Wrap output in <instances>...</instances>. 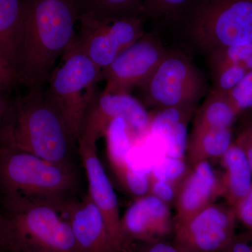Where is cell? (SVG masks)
<instances>
[{
    "label": "cell",
    "mask_w": 252,
    "mask_h": 252,
    "mask_svg": "<svg viewBox=\"0 0 252 252\" xmlns=\"http://www.w3.org/2000/svg\"><path fill=\"white\" fill-rule=\"evenodd\" d=\"M79 16L75 0H23L18 85L28 91L44 89L56 61L76 40Z\"/></svg>",
    "instance_id": "obj_1"
},
{
    "label": "cell",
    "mask_w": 252,
    "mask_h": 252,
    "mask_svg": "<svg viewBox=\"0 0 252 252\" xmlns=\"http://www.w3.org/2000/svg\"><path fill=\"white\" fill-rule=\"evenodd\" d=\"M0 147L18 149L61 165H75L78 139L43 90L1 96Z\"/></svg>",
    "instance_id": "obj_2"
},
{
    "label": "cell",
    "mask_w": 252,
    "mask_h": 252,
    "mask_svg": "<svg viewBox=\"0 0 252 252\" xmlns=\"http://www.w3.org/2000/svg\"><path fill=\"white\" fill-rule=\"evenodd\" d=\"M76 165H61L24 151L0 147L1 204H37L64 213L77 199Z\"/></svg>",
    "instance_id": "obj_3"
},
{
    "label": "cell",
    "mask_w": 252,
    "mask_h": 252,
    "mask_svg": "<svg viewBox=\"0 0 252 252\" xmlns=\"http://www.w3.org/2000/svg\"><path fill=\"white\" fill-rule=\"evenodd\" d=\"M172 28L209 55L252 42V0H192Z\"/></svg>",
    "instance_id": "obj_4"
},
{
    "label": "cell",
    "mask_w": 252,
    "mask_h": 252,
    "mask_svg": "<svg viewBox=\"0 0 252 252\" xmlns=\"http://www.w3.org/2000/svg\"><path fill=\"white\" fill-rule=\"evenodd\" d=\"M0 245L10 252H78L64 214L37 204H1Z\"/></svg>",
    "instance_id": "obj_5"
},
{
    "label": "cell",
    "mask_w": 252,
    "mask_h": 252,
    "mask_svg": "<svg viewBox=\"0 0 252 252\" xmlns=\"http://www.w3.org/2000/svg\"><path fill=\"white\" fill-rule=\"evenodd\" d=\"M63 65L50 76L44 93L56 106L78 141L89 101L102 81V70L76 44L63 56Z\"/></svg>",
    "instance_id": "obj_6"
},
{
    "label": "cell",
    "mask_w": 252,
    "mask_h": 252,
    "mask_svg": "<svg viewBox=\"0 0 252 252\" xmlns=\"http://www.w3.org/2000/svg\"><path fill=\"white\" fill-rule=\"evenodd\" d=\"M138 89L144 105L157 111H196L207 85L203 74L185 53L168 50L152 76Z\"/></svg>",
    "instance_id": "obj_7"
},
{
    "label": "cell",
    "mask_w": 252,
    "mask_h": 252,
    "mask_svg": "<svg viewBox=\"0 0 252 252\" xmlns=\"http://www.w3.org/2000/svg\"><path fill=\"white\" fill-rule=\"evenodd\" d=\"M145 19L141 16L99 18L81 14L76 44L103 69L145 34Z\"/></svg>",
    "instance_id": "obj_8"
},
{
    "label": "cell",
    "mask_w": 252,
    "mask_h": 252,
    "mask_svg": "<svg viewBox=\"0 0 252 252\" xmlns=\"http://www.w3.org/2000/svg\"><path fill=\"white\" fill-rule=\"evenodd\" d=\"M152 117L130 94H110L96 89L84 113L79 142L97 147L109 124L117 118L125 119L135 140H140L150 132Z\"/></svg>",
    "instance_id": "obj_9"
},
{
    "label": "cell",
    "mask_w": 252,
    "mask_h": 252,
    "mask_svg": "<svg viewBox=\"0 0 252 252\" xmlns=\"http://www.w3.org/2000/svg\"><path fill=\"white\" fill-rule=\"evenodd\" d=\"M157 29L146 32L102 70L106 81L104 91L110 94H130L143 85L167 54Z\"/></svg>",
    "instance_id": "obj_10"
},
{
    "label": "cell",
    "mask_w": 252,
    "mask_h": 252,
    "mask_svg": "<svg viewBox=\"0 0 252 252\" xmlns=\"http://www.w3.org/2000/svg\"><path fill=\"white\" fill-rule=\"evenodd\" d=\"M237 221L233 207L215 203L190 220L175 223L173 242L182 252H220L236 234Z\"/></svg>",
    "instance_id": "obj_11"
},
{
    "label": "cell",
    "mask_w": 252,
    "mask_h": 252,
    "mask_svg": "<svg viewBox=\"0 0 252 252\" xmlns=\"http://www.w3.org/2000/svg\"><path fill=\"white\" fill-rule=\"evenodd\" d=\"M170 207L152 194L135 199L121 219L123 237L131 252L135 242L150 243L173 233L175 220Z\"/></svg>",
    "instance_id": "obj_12"
},
{
    "label": "cell",
    "mask_w": 252,
    "mask_h": 252,
    "mask_svg": "<svg viewBox=\"0 0 252 252\" xmlns=\"http://www.w3.org/2000/svg\"><path fill=\"white\" fill-rule=\"evenodd\" d=\"M97 147L79 141L78 152L85 168L89 193L104 217L109 233L121 252H131L123 237L117 194L99 160Z\"/></svg>",
    "instance_id": "obj_13"
},
{
    "label": "cell",
    "mask_w": 252,
    "mask_h": 252,
    "mask_svg": "<svg viewBox=\"0 0 252 252\" xmlns=\"http://www.w3.org/2000/svg\"><path fill=\"white\" fill-rule=\"evenodd\" d=\"M220 196H223V182L211 162L203 160L194 164L179 189L175 223L190 220Z\"/></svg>",
    "instance_id": "obj_14"
},
{
    "label": "cell",
    "mask_w": 252,
    "mask_h": 252,
    "mask_svg": "<svg viewBox=\"0 0 252 252\" xmlns=\"http://www.w3.org/2000/svg\"><path fill=\"white\" fill-rule=\"evenodd\" d=\"M64 214L72 227L78 252H121L89 193L81 200L76 199Z\"/></svg>",
    "instance_id": "obj_15"
},
{
    "label": "cell",
    "mask_w": 252,
    "mask_h": 252,
    "mask_svg": "<svg viewBox=\"0 0 252 252\" xmlns=\"http://www.w3.org/2000/svg\"><path fill=\"white\" fill-rule=\"evenodd\" d=\"M23 0H0V91L11 94L18 86L16 62L23 26Z\"/></svg>",
    "instance_id": "obj_16"
},
{
    "label": "cell",
    "mask_w": 252,
    "mask_h": 252,
    "mask_svg": "<svg viewBox=\"0 0 252 252\" xmlns=\"http://www.w3.org/2000/svg\"><path fill=\"white\" fill-rule=\"evenodd\" d=\"M196 111L170 108L158 110L152 117L150 132L163 141L165 156L185 158L188 149V124Z\"/></svg>",
    "instance_id": "obj_17"
},
{
    "label": "cell",
    "mask_w": 252,
    "mask_h": 252,
    "mask_svg": "<svg viewBox=\"0 0 252 252\" xmlns=\"http://www.w3.org/2000/svg\"><path fill=\"white\" fill-rule=\"evenodd\" d=\"M220 160L225 170L221 177L223 197L234 209L251 190L252 170L243 148L235 142Z\"/></svg>",
    "instance_id": "obj_18"
},
{
    "label": "cell",
    "mask_w": 252,
    "mask_h": 252,
    "mask_svg": "<svg viewBox=\"0 0 252 252\" xmlns=\"http://www.w3.org/2000/svg\"><path fill=\"white\" fill-rule=\"evenodd\" d=\"M234 142L233 127L192 130L187 149L189 162L193 165L221 159Z\"/></svg>",
    "instance_id": "obj_19"
},
{
    "label": "cell",
    "mask_w": 252,
    "mask_h": 252,
    "mask_svg": "<svg viewBox=\"0 0 252 252\" xmlns=\"http://www.w3.org/2000/svg\"><path fill=\"white\" fill-rule=\"evenodd\" d=\"M192 130L233 127L239 114L226 93L212 90L195 112Z\"/></svg>",
    "instance_id": "obj_20"
},
{
    "label": "cell",
    "mask_w": 252,
    "mask_h": 252,
    "mask_svg": "<svg viewBox=\"0 0 252 252\" xmlns=\"http://www.w3.org/2000/svg\"><path fill=\"white\" fill-rule=\"evenodd\" d=\"M104 137L106 138L109 161L116 175H118L130 165L127 156L136 140L123 118H117L110 122Z\"/></svg>",
    "instance_id": "obj_21"
},
{
    "label": "cell",
    "mask_w": 252,
    "mask_h": 252,
    "mask_svg": "<svg viewBox=\"0 0 252 252\" xmlns=\"http://www.w3.org/2000/svg\"><path fill=\"white\" fill-rule=\"evenodd\" d=\"M79 16L89 14L99 18L141 16L147 18L144 0H75Z\"/></svg>",
    "instance_id": "obj_22"
},
{
    "label": "cell",
    "mask_w": 252,
    "mask_h": 252,
    "mask_svg": "<svg viewBox=\"0 0 252 252\" xmlns=\"http://www.w3.org/2000/svg\"><path fill=\"white\" fill-rule=\"evenodd\" d=\"M192 0H144L147 18L157 26H170Z\"/></svg>",
    "instance_id": "obj_23"
},
{
    "label": "cell",
    "mask_w": 252,
    "mask_h": 252,
    "mask_svg": "<svg viewBox=\"0 0 252 252\" xmlns=\"http://www.w3.org/2000/svg\"><path fill=\"white\" fill-rule=\"evenodd\" d=\"M252 57V42L243 45L222 48L207 55L212 74L230 64L243 65Z\"/></svg>",
    "instance_id": "obj_24"
},
{
    "label": "cell",
    "mask_w": 252,
    "mask_h": 252,
    "mask_svg": "<svg viewBox=\"0 0 252 252\" xmlns=\"http://www.w3.org/2000/svg\"><path fill=\"white\" fill-rule=\"evenodd\" d=\"M190 170L185 158L165 156L152 167L151 177L181 186Z\"/></svg>",
    "instance_id": "obj_25"
},
{
    "label": "cell",
    "mask_w": 252,
    "mask_h": 252,
    "mask_svg": "<svg viewBox=\"0 0 252 252\" xmlns=\"http://www.w3.org/2000/svg\"><path fill=\"white\" fill-rule=\"evenodd\" d=\"M117 176L126 191L134 198H142L150 194L151 172L139 170L129 165Z\"/></svg>",
    "instance_id": "obj_26"
},
{
    "label": "cell",
    "mask_w": 252,
    "mask_h": 252,
    "mask_svg": "<svg viewBox=\"0 0 252 252\" xmlns=\"http://www.w3.org/2000/svg\"><path fill=\"white\" fill-rule=\"evenodd\" d=\"M248 70L240 64H230L212 73V90L229 94L248 74Z\"/></svg>",
    "instance_id": "obj_27"
},
{
    "label": "cell",
    "mask_w": 252,
    "mask_h": 252,
    "mask_svg": "<svg viewBox=\"0 0 252 252\" xmlns=\"http://www.w3.org/2000/svg\"><path fill=\"white\" fill-rule=\"evenodd\" d=\"M228 94L238 114L252 109V70Z\"/></svg>",
    "instance_id": "obj_28"
},
{
    "label": "cell",
    "mask_w": 252,
    "mask_h": 252,
    "mask_svg": "<svg viewBox=\"0 0 252 252\" xmlns=\"http://www.w3.org/2000/svg\"><path fill=\"white\" fill-rule=\"evenodd\" d=\"M180 187L170 182L152 178L150 194L170 206L172 204L175 205Z\"/></svg>",
    "instance_id": "obj_29"
},
{
    "label": "cell",
    "mask_w": 252,
    "mask_h": 252,
    "mask_svg": "<svg viewBox=\"0 0 252 252\" xmlns=\"http://www.w3.org/2000/svg\"><path fill=\"white\" fill-rule=\"evenodd\" d=\"M234 210L238 221L245 226L247 231L252 233V187L250 193Z\"/></svg>",
    "instance_id": "obj_30"
},
{
    "label": "cell",
    "mask_w": 252,
    "mask_h": 252,
    "mask_svg": "<svg viewBox=\"0 0 252 252\" xmlns=\"http://www.w3.org/2000/svg\"><path fill=\"white\" fill-rule=\"evenodd\" d=\"M220 252H252V233L247 231L235 234Z\"/></svg>",
    "instance_id": "obj_31"
},
{
    "label": "cell",
    "mask_w": 252,
    "mask_h": 252,
    "mask_svg": "<svg viewBox=\"0 0 252 252\" xmlns=\"http://www.w3.org/2000/svg\"><path fill=\"white\" fill-rule=\"evenodd\" d=\"M137 252H182L176 246L173 241L169 242L166 239L141 243L140 248Z\"/></svg>",
    "instance_id": "obj_32"
},
{
    "label": "cell",
    "mask_w": 252,
    "mask_h": 252,
    "mask_svg": "<svg viewBox=\"0 0 252 252\" xmlns=\"http://www.w3.org/2000/svg\"><path fill=\"white\" fill-rule=\"evenodd\" d=\"M235 142L243 148L252 170V142L238 137Z\"/></svg>",
    "instance_id": "obj_33"
},
{
    "label": "cell",
    "mask_w": 252,
    "mask_h": 252,
    "mask_svg": "<svg viewBox=\"0 0 252 252\" xmlns=\"http://www.w3.org/2000/svg\"><path fill=\"white\" fill-rule=\"evenodd\" d=\"M238 137L252 142V117L243 130L238 134Z\"/></svg>",
    "instance_id": "obj_34"
},
{
    "label": "cell",
    "mask_w": 252,
    "mask_h": 252,
    "mask_svg": "<svg viewBox=\"0 0 252 252\" xmlns=\"http://www.w3.org/2000/svg\"><path fill=\"white\" fill-rule=\"evenodd\" d=\"M1 252H4V251H1Z\"/></svg>",
    "instance_id": "obj_35"
}]
</instances>
